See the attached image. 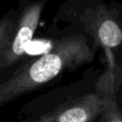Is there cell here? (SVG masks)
Segmentation results:
<instances>
[{"label":"cell","instance_id":"1","mask_svg":"<svg viewBox=\"0 0 122 122\" xmlns=\"http://www.w3.org/2000/svg\"><path fill=\"white\" fill-rule=\"evenodd\" d=\"M97 49L94 42L82 32L55 39L49 51L19 63L0 80V108L92 62Z\"/></svg>","mask_w":122,"mask_h":122},{"label":"cell","instance_id":"2","mask_svg":"<svg viewBox=\"0 0 122 122\" xmlns=\"http://www.w3.org/2000/svg\"><path fill=\"white\" fill-rule=\"evenodd\" d=\"M100 74L90 69L76 81L32 98L20 108L19 122H100L108 99L96 86Z\"/></svg>","mask_w":122,"mask_h":122},{"label":"cell","instance_id":"3","mask_svg":"<svg viewBox=\"0 0 122 122\" xmlns=\"http://www.w3.org/2000/svg\"><path fill=\"white\" fill-rule=\"evenodd\" d=\"M67 19L80 26V31L90 37L106 56L107 71L122 75V6L114 1L68 0L56 18Z\"/></svg>","mask_w":122,"mask_h":122},{"label":"cell","instance_id":"4","mask_svg":"<svg viewBox=\"0 0 122 122\" xmlns=\"http://www.w3.org/2000/svg\"><path fill=\"white\" fill-rule=\"evenodd\" d=\"M47 0H19L16 20L10 43L0 60V72L14 68L22 61L27 47L38 27Z\"/></svg>","mask_w":122,"mask_h":122},{"label":"cell","instance_id":"5","mask_svg":"<svg viewBox=\"0 0 122 122\" xmlns=\"http://www.w3.org/2000/svg\"><path fill=\"white\" fill-rule=\"evenodd\" d=\"M16 15L17 10L16 8H12L9 10L5 14L0 16V60L10 43L14 23L16 20ZM4 77L5 76H0V80Z\"/></svg>","mask_w":122,"mask_h":122},{"label":"cell","instance_id":"6","mask_svg":"<svg viewBox=\"0 0 122 122\" xmlns=\"http://www.w3.org/2000/svg\"><path fill=\"white\" fill-rule=\"evenodd\" d=\"M107 107L100 122H122V108L113 95H107Z\"/></svg>","mask_w":122,"mask_h":122}]
</instances>
